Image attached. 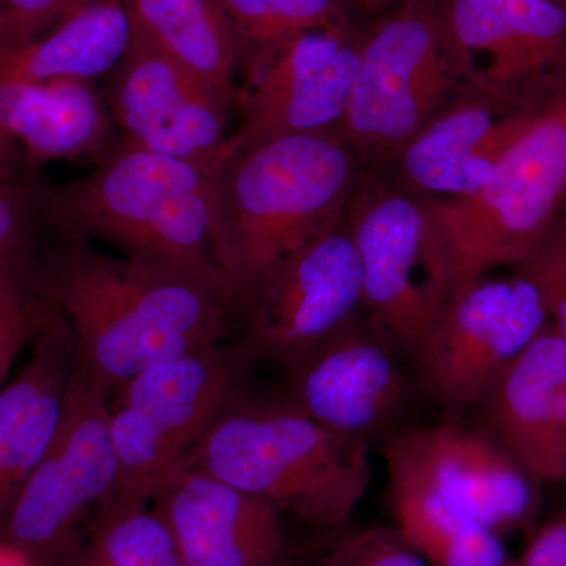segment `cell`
<instances>
[{"instance_id": "obj_33", "label": "cell", "mask_w": 566, "mask_h": 566, "mask_svg": "<svg viewBox=\"0 0 566 566\" xmlns=\"http://www.w3.org/2000/svg\"><path fill=\"white\" fill-rule=\"evenodd\" d=\"M103 2H106V0H62V20Z\"/></svg>"}, {"instance_id": "obj_30", "label": "cell", "mask_w": 566, "mask_h": 566, "mask_svg": "<svg viewBox=\"0 0 566 566\" xmlns=\"http://www.w3.org/2000/svg\"><path fill=\"white\" fill-rule=\"evenodd\" d=\"M62 20V0H0V54L20 50Z\"/></svg>"}, {"instance_id": "obj_31", "label": "cell", "mask_w": 566, "mask_h": 566, "mask_svg": "<svg viewBox=\"0 0 566 566\" xmlns=\"http://www.w3.org/2000/svg\"><path fill=\"white\" fill-rule=\"evenodd\" d=\"M510 566H566V515L547 521Z\"/></svg>"}, {"instance_id": "obj_23", "label": "cell", "mask_w": 566, "mask_h": 566, "mask_svg": "<svg viewBox=\"0 0 566 566\" xmlns=\"http://www.w3.org/2000/svg\"><path fill=\"white\" fill-rule=\"evenodd\" d=\"M129 21L175 61L238 103L240 40L223 0H123Z\"/></svg>"}, {"instance_id": "obj_12", "label": "cell", "mask_w": 566, "mask_h": 566, "mask_svg": "<svg viewBox=\"0 0 566 566\" xmlns=\"http://www.w3.org/2000/svg\"><path fill=\"white\" fill-rule=\"evenodd\" d=\"M107 109L134 144L216 170L229 122L222 93L132 24V40L106 88Z\"/></svg>"}, {"instance_id": "obj_38", "label": "cell", "mask_w": 566, "mask_h": 566, "mask_svg": "<svg viewBox=\"0 0 566 566\" xmlns=\"http://www.w3.org/2000/svg\"><path fill=\"white\" fill-rule=\"evenodd\" d=\"M562 2H565V0H562Z\"/></svg>"}, {"instance_id": "obj_37", "label": "cell", "mask_w": 566, "mask_h": 566, "mask_svg": "<svg viewBox=\"0 0 566 566\" xmlns=\"http://www.w3.org/2000/svg\"><path fill=\"white\" fill-rule=\"evenodd\" d=\"M562 229H564L565 240H566V214L560 216Z\"/></svg>"}, {"instance_id": "obj_11", "label": "cell", "mask_w": 566, "mask_h": 566, "mask_svg": "<svg viewBox=\"0 0 566 566\" xmlns=\"http://www.w3.org/2000/svg\"><path fill=\"white\" fill-rule=\"evenodd\" d=\"M359 308L363 271L344 216L245 301L249 352L289 368L356 322Z\"/></svg>"}, {"instance_id": "obj_4", "label": "cell", "mask_w": 566, "mask_h": 566, "mask_svg": "<svg viewBox=\"0 0 566 566\" xmlns=\"http://www.w3.org/2000/svg\"><path fill=\"white\" fill-rule=\"evenodd\" d=\"M188 465L318 527L348 523L374 476L367 439L335 433L282 398H237Z\"/></svg>"}, {"instance_id": "obj_26", "label": "cell", "mask_w": 566, "mask_h": 566, "mask_svg": "<svg viewBox=\"0 0 566 566\" xmlns=\"http://www.w3.org/2000/svg\"><path fill=\"white\" fill-rule=\"evenodd\" d=\"M243 61L259 71L304 33L348 24L352 0H223Z\"/></svg>"}, {"instance_id": "obj_27", "label": "cell", "mask_w": 566, "mask_h": 566, "mask_svg": "<svg viewBox=\"0 0 566 566\" xmlns=\"http://www.w3.org/2000/svg\"><path fill=\"white\" fill-rule=\"evenodd\" d=\"M33 274L35 264L0 273V394L21 354L31 348L54 314Z\"/></svg>"}, {"instance_id": "obj_5", "label": "cell", "mask_w": 566, "mask_h": 566, "mask_svg": "<svg viewBox=\"0 0 566 566\" xmlns=\"http://www.w3.org/2000/svg\"><path fill=\"white\" fill-rule=\"evenodd\" d=\"M566 200V91L510 148L493 180L471 196L423 199L431 248L450 294L516 266Z\"/></svg>"}, {"instance_id": "obj_17", "label": "cell", "mask_w": 566, "mask_h": 566, "mask_svg": "<svg viewBox=\"0 0 566 566\" xmlns=\"http://www.w3.org/2000/svg\"><path fill=\"white\" fill-rule=\"evenodd\" d=\"M148 505L186 566H273L289 556L274 505L196 465L170 475Z\"/></svg>"}, {"instance_id": "obj_16", "label": "cell", "mask_w": 566, "mask_h": 566, "mask_svg": "<svg viewBox=\"0 0 566 566\" xmlns=\"http://www.w3.org/2000/svg\"><path fill=\"white\" fill-rule=\"evenodd\" d=\"M390 348L354 322L285 368L282 400L335 433L370 441L397 417L408 392Z\"/></svg>"}, {"instance_id": "obj_35", "label": "cell", "mask_w": 566, "mask_h": 566, "mask_svg": "<svg viewBox=\"0 0 566 566\" xmlns=\"http://www.w3.org/2000/svg\"><path fill=\"white\" fill-rule=\"evenodd\" d=\"M356 2L367 7H381L387 6V3L397 2V0H356Z\"/></svg>"}, {"instance_id": "obj_14", "label": "cell", "mask_w": 566, "mask_h": 566, "mask_svg": "<svg viewBox=\"0 0 566 566\" xmlns=\"http://www.w3.org/2000/svg\"><path fill=\"white\" fill-rule=\"evenodd\" d=\"M386 465L416 476L494 534L535 515V482L486 430L430 424L390 436Z\"/></svg>"}, {"instance_id": "obj_36", "label": "cell", "mask_w": 566, "mask_h": 566, "mask_svg": "<svg viewBox=\"0 0 566 566\" xmlns=\"http://www.w3.org/2000/svg\"><path fill=\"white\" fill-rule=\"evenodd\" d=\"M273 566H307V565L301 564V562L293 560L292 557L286 556L285 558H282L281 562H277V564H275Z\"/></svg>"}, {"instance_id": "obj_7", "label": "cell", "mask_w": 566, "mask_h": 566, "mask_svg": "<svg viewBox=\"0 0 566 566\" xmlns=\"http://www.w3.org/2000/svg\"><path fill=\"white\" fill-rule=\"evenodd\" d=\"M238 364L221 346L155 365L109 395L120 501L150 504L237 400Z\"/></svg>"}, {"instance_id": "obj_21", "label": "cell", "mask_w": 566, "mask_h": 566, "mask_svg": "<svg viewBox=\"0 0 566 566\" xmlns=\"http://www.w3.org/2000/svg\"><path fill=\"white\" fill-rule=\"evenodd\" d=\"M74 367L69 326L54 308L28 363L0 394V512H10L50 447Z\"/></svg>"}, {"instance_id": "obj_29", "label": "cell", "mask_w": 566, "mask_h": 566, "mask_svg": "<svg viewBox=\"0 0 566 566\" xmlns=\"http://www.w3.org/2000/svg\"><path fill=\"white\" fill-rule=\"evenodd\" d=\"M324 566H428L395 528H367L342 538Z\"/></svg>"}, {"instance_id": "obj_1", "label": "cell", "mask_w": 566, "mask_h": 566, "mask_svg": "<svg viewBox=\"0 0 566 566\" xmlns=\"http://www.w3.org/2000/svg\"><path fill=\"white\" fill-rule=\"evenodd\" d=\"M35 285L65 319L76 367L112 392L185 354L219 346L238 307L185 275L54 233Z\"/></svg>"}, {"instance_id": "obj_8", "label": "cell", "mask_w": 566, "mask_h": 566, "mask_svg": "<svg viewBox=\"0 0 566 566\" xmlns=\"http://www.w3.org/2000/svg\"><path fill=\"white\" fill-rule=\"evenodd\" d=\"M345 216L363 271L368 327L415 353L450 296L422 200L360 178Z\"/></svg>"}, {"instance_id": "obj_32", "label": "cell", "mask_w": 566, "mask_h": 566, "mask_svg": "<svg viewBox=\"0 0 566 566\" xmlns=\"http://www.w3.org/2000/svg\"><path fill=\"white\" fill-rule=\"evenodd\" d=\"M0 566H31L28 557L17 547L0 545Z\"/></svg>"}, {"instance_id": "obj_34", "label": "cell", "mask_w": 566, "mask_h": 566, "mask_svg": "<svg viewBox=\"0 0 566 566\" xmlns=\"http://www.w3.org/2000/svg\"><path fill=\"white\" fill-rule=\"evenodd\" d=\"M557 423L558 431H560L562 439L566 446V381L562 386L560 392L557 398Z\"/></svg>"}, {"instance_id": "obj_18", "label": "cell", "mask_w": 566, "mask_h": 566, "mask_svg": "<svg viewBox=\"0 0 566 566\" xmlns=\"http://www.w3.org/2000/svg\"><path fill=\"white\" fill-rule=\"evenodd\" d=\"M114 126L92 82H0V181L40 180L51 163L92 161Z\"/></svg>"}, {"instance_id": "obj_15", "label": "cell", "mask_w": 566, "mask_h": 566, "mask_svg": "<svg viewBox=\"0 0 566 566\" xmlns=\"http://www.w3.org/2000/svg\"><path fill=\"white\" fill-rule=\"evenodd\" d=\"M465 91L501 102L566 65L562 0H446Z\"/></svg>"}, {"instance_id": "obj_9", "label": "cell", "mask_w": 566, "mask_h": 566, "mask_svg": "<svg viewBox=\"0 0 566 566\" xmlns=\"http://www.w3.org/2000/svg\"><path fill=\"white\" fill-rule=\"evenodd\" d=\"M547 323L539 294L520 275L458 286L415 352L424 389L455 408L480 405Z\"/></svg>"}, {"instance_id": "obj_28", "label": "cell", "mask_w": 566, "mask_h": 566, "mask_svg": "<svg viewBox=\"0 0 566 566\" xmlns=\"http://www.w3.org/2000/svg\"><path fill=\"white\" fill-rule=\"evenodd\" d=\"M35 181H0V273L33 266L40 249V189Z\"/></svg>"}, {"instance_id": "obj_25", "label": "cell", "mask_w": 566, "mask_h": 566, "mask_svg": "<svg viewBox=\"0 0 566 566\" xmlns=\"http://www.w3.org/2000/svg\"><path fill=\"white\" fill-rule=\"evenodd\" d=\"M66 566H186L169 532L148 504L111 497Z\"/></svg>"}, {"instance_id": "obj_10", "label": "cell", "mask_w": 566, "mask_h": 566, "mask_svg": "<svg viewBox=\"0 0 566 566\" xmlns=\"http://www.w3.org/2000/svg\"><path fill=\"white\" fill-rule=\"evenodd\" d=\"M117 480L109 392L74 367L54 438L11 505V534L21 545L70 551L88 506L114 497Z\"/></svg>"}, {"instance_id": "obj_2", "label": "cell", "mask_w": 566, "mask_h": 566, "mask_svg": "<svg viewBox=\"0 0 566 566\" xmlns=\"http://www.w3.org/2000/svg\"><path fill=\"white\" fill-rule=\"evenodd\" d=\"M214 172L114 134L91 172L41 182V221L46 232L102 241L126 259L192 279L241 312L219 255Z\"/></svg>"}, {"instance_id": "obj_6", "label": "cell", "mask_w": 566, "mask_h": 566, "mask_svg": "<svg viewBox=\"0 0 566 566\" xmlns=\"http://www.w3.org/2000/svg\"><path fill=\"white\" fill-rule=\"evenodd\" d=\"M463 87L444 3L406 0L364 35L337 133L359 158H397Z\"/></svg>"}, {"instance_id": "obj_13", "label": "cell", "mask_w": 566, "mask_h": 566, "mask_svg": "<svg viewBox=\"0 0 566 566\" xmlns=\"http://www.w3.org/2000/svg\"><path fill=\"white\" fill-rule=\"evenodd\" d=\"M364 36L348 24L290 41L238 96L243 117L219 166L282 137L337 132L352 96ZM218 166V167H219Z\"/></svg>"}, {"instance_id": "obj_24", "label": "cell", "mask_w": 566, "mask_h": 566, "mask_svg": "<svg viewBox=\"0 0 566 566\" xmlns=\"http://www.w3.org/2000/svg\"><path fill=\"white\" fill-rule=\"evenodd\" d=\"M395 531L428 566H510L501 538L433 488L389 469Z\"/></svg>"}, {"instance_id": "obj_39", "label": "cell", "mask_w": 566, "mask_h": 566, "mask_svg": "<svg viewBox=\"0 0 566 566\" xmlns=\"http://www.w3.org/2000/svg\"><path fill=\"white\" fill-rule=\"evenodd\" d=\"M565 452H566V446H565Z\"/></svg>"}, {"instance_id": "obj_22", "label": "cell", "mask_w": 566, "mask_h": 566, "mask_svg": "<svg viewBox=\"0 0 566 566\" xmlns=\"http://www.w3.org/2000/svg\"><path fill=\"white\" fill-rule=\"evenodd\" d=\"M132 40L123 0L71 14L20 50L0 54V82L87 81L120 63Z\"/></svg>"}, {"instance_id": "obj_19", "label": "cell", "mask_w": 566, "mask_h": 566, "mask_svg": "<svg viewBox=\"0 0 566 566\" xmlns=\"http://www.w3.org/2000/svg\"><path fill=\"white\" fill-rule=\"evenodd\" d=\"M542 111H512L510 103L468 93L447 106L398 153L401 177L427 199L471 196L493 180L510 148Z\"/></svg>"}, {"instance_id": "obj_3", "label": "cell", "mask_w": 566, "mask_h": 566, "mask_svg": "<svg viewBox=\"0 0 566 566\" xmlns=\"http://www.w3.org/2000/svg\"><path fill=\"white\" fill-rule=\"evenodd\" d=\"M357 161L329 132L266 142L216 169L219 255L241 308L279 264L344 218Z\"/></svg>"}, {"instance_id": "obj_20", "label": "cell", "mask_w": 566, "mask_h": 566, "mask_svg": "<svg viewBox=\"0 0 566 566\" xmlns=\"http://www.w3.org/2000/svg\"><path fill=\"white\" fill-rule=\"evenodd\" d=\"M565 381L566 338L547 323L480 401L488 433L535 483L566 479L557 423V398Z\"/></svg>"}, {"instance_id": "obj_40", "label": "cell", "mask_w": 566, "mask_h": 566, "mask_svg": "<svg viewBox=\"0 0 566 566\" xmlns=\"http://www.w3.org/2000/svg\"><path fill=\"white\" fill-rule=\"evenodd\" d=\"M565 3H566V0H565Z\"/></svg>"}]
</instances>
